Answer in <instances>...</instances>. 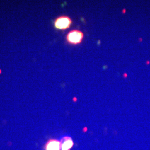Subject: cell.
<instances>
[{
	"label": "cell",
	"instance_id": "2",
	"mask_svg": "<svg viewBox=\"0 0 150 150\" xmlns=\"http://www.w3.org/2000/svg\"><path fill=\"white\" fill-rule=\"evenodd\" d=\"M72 20L69 16H61L57 17L54 22V26L59 30H65L71 26Z\"/></svg>",
	"mask_w": 150,
	"mask_h": 150
},
{
	"label": "cell",
	"instance_id": "3",
	"mask_svg": "<svg viewBox=\"0 0 150 150\" xmlns=\"http://www.w3.org/2000/svg\"><path fill=\"white\" fill-rule=\"evenodd\" d=\"M61 143L57 140H50L45 146V150H60Z\"/></svg>",
	"mask_w": 150,
	"mask_h": 150
},
{
	"label": "cell",
	"instance_id": "1",
	"mask_svg": "<svg viewBox=\"0 0 150 150\" xmlns=\"http://www.w3.org/2000/svg\"><path fill=\"white\" fill-rule=\"evenodd\" d=\"M84 38L83 33L78 30H73L69 32L66 36V41L70 44L76 45L82 42Z\"/></svg>",
	"mask_w": 150,
	"mask_h": 150
},
{
	"label": "cell",
	"instance_id": "4",
	"mask_svg": "<svg viewBox=\"0 0 150 150\" xmlns=\"http://www.w3.org/2000/svg\"><path fill=\"white\" fill-rule=\"evenodd\" d=\"M61 143V150H70L74 145V142L70 137H65Z\"/></svg>",
	"mask_w": 150,
	"mask_h": 150
}]
</instances>
